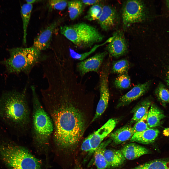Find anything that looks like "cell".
Listing matches in <instances>:
<instances>
[{
  "label": "cell",
  "mask_w": 169,
  "mask_h": 169,
  "mask_svg": "<svg viewBox=\"0 0 169 169\" xmlns=\"http://www.w3.org/2000/svg\"><path fill=\"white\" fill-rule=\"evenodd\" d=\"M133 169H169V161L154 160L139 165Z\"/></svg>",
  "instance_id": "cb8c5ba5"
},
{
  "label": "cell",
  "mask_w": 169,
  "mask_h": 169,
  "mask_svg": "<svg viewBox=\"0 0 169 169\" xmlns=\"http://www.w3.org/2000/svg\"><path fill=\"white\" fill-rule=\"evenodd\" d=\"M129 66V62L127 60L122 59L113 62L111 71L119 75L127 73Z\"/></svg>",
  "instance_id": "d4e9b609"
},
{
  "label": "cell",
  "mask_w": 169,
  "mask_h": 169,
  "mask_svg": "<svg viewBox=\"0 0 169 169\" xmlns=\"http://www.w3.org/2000/svg\"><path fill=\"white\" fill-rule=\"evenodd\" d=\"M68 97L63 93L52 92L42 98L45 109L53 123L54 142L57 146L64 149L71 148L77 145L85 127L82 115L67 104Z\"/></svg>",
  "instance_id": "6da1fadb"
},
{
  "label": "cell",
  "mask_w": 169,
  "mask_h": 169,
  "mask_svg": "<svg viewBox=\"0 0 169 169\" xmlns=\"http://www.w3.org/2000/svg\"><path fill=\"white\" fill-rule=\"evenodd\" d=\"M9 58L3 61L10 73L23 72L28 75L32 68L41 61V52L32 46L13 48L8 50Z\"/></svg>",
  "instance_id": "5b68a950"
},
{
  "label": "cell",
  "mask_w": 169,
  "mask_h": 169,
  "mask_svg": "<svg viewBox=\"0 0 169 169\" xmlns=\"http://www.w3.org/2000/svg\"><path fill=\"white\" fill-rule=\"evenodd\" d=\"M108 53L107 51L97 53L92 57L77 63L76 66L77 70L80 75L82 77L90 72L99 73L104 59Z\"/></svg>",
  "instance_id": "30bf717a"
},
{
  "label": "cell",
  "mask_w": 169,
  "mask_h": 169,
  "mask_svg": "<svg viewBox=\"0 0 169 169\" xmlns=\"http://www.w3.org/2000/svg\"><path fill=\"white\" fill-rule=\"evenodd\" d=\"M32 8V4L27 3L24 4L21 8L20 12L23 21V42L25 45L26 44L27 29L30 19Z\"/></svg>",
  "instance_id": "7402d4cb"
},
{
  "label": "cell",
  "mask_w": 169,
  "mask_h": 169,
  "mask_svg": "<svg viewBox=\"0 0 169 169\" xmlns=\"http://www.w3.org/2000/svg\"><path fill=\"white\" fill-rule=\"evenodd\" d=\"M91 134L83 141L81 146V150L85 152H88V154L90 152L91 147L90 142V139L91 136Z\"/></svg>",
  "instance_id": "1f68e13d"
},
{
  "label": "cell",
  "mask_w": 169,
  "mask_h": 169,
  "mask_svg": "<svg viewBox=\"0 0 169 169\" xmlns=\"http://www.w3.org/2000/svg\"><path fill=\"white\" fill-rule=\"evenodd\" d=\"M146 6L141 0H128L123 4L122 18L124 29L132 24L141 22L147 18Z\"/></svg>",
  "instance_id": "52a82bcc"
},
{
  "label": "cell",
  "mask_w": 169,
  "mask_h": 169,
  "mask_svg": "<svg viewBox=\"0 0 169 169\" xmlns=\"http://www.w3.org/2000/svg\"><path fill=\"white\" fill-rule=\"evenodd\" d=\"M103 6L100 3L92 5L88 11L85 19L90 21L97 20L101 14Z\"/></svg>",
  "instance_id": "4316f807"
},
{
  "label": "cell",
  "mask_w": 169,
  "mask_h": 169,
  "mask_svg": "<svg viewBox=\"0 0 169 169\" xmlns=\"http://www.w3.org/2000/svg\"><path fill=\"white\" fill-rule=\"evenodd\" d=\"M111 142L110 138L101 143L94 152V160L97 169H106L108 167L104 154L106 147Z\"/></svg>",
  "instance_id": "d6986e66"
},
{
  "label": "cell",
  "mask_w": 169,
  "mask_h": 169,
  "mask_svg": "<svg viewBox=\"0 0 169 169\" xmlns=\"http://www.w3.org/2000/svg\"><path fill=\"white\" fill-rule=\"evenodd\" d=\"M0 157L10 169H42L39 160L27 149L19 146L0 145Z\"/></svg>",
  "instance_id": "277c9868"
},
{
  "label": "cell",
  "mask_w": 169,
  "mask_h": 169,
  "mask_svg": "<svg viewBox=\"0 0 169 169\" xmlns=\"http://www.w3.org/2000/svg\"><path fill=\"white\" fill-rule=\"evenodd\" d=\"M84 5L81 0L68 1V7L69 15L72 20H74L79 17L84 10Z\"/></svg>",
  "instance_id": "603a6c76"
},
{
  "label": "cell",
  "mask_w": 169,
  "mask_h": 169,
  "mask_svg": "<svg viewBox=\"0 0 169 169\" xmlns=\"http://www.w3.org/2000/svg\"><path fill=\"white\" fill-rule=\"evenodd\" d=\"M159 133L158 129L150 128L135 133L131 138L130 142L146 144H151L154 142Z\"/></svg>",
  "instance_id": "2e32d148"
},
{
  "label": "cell",
  "mask_w": 169,
  "mask_h": 169,
  "mask_svg": "<svg viewBox=\"0 0 169 169\" xmlns=\"http://www.w3.org/2000/svg\"><path fill=\"white\" fill-rule=\"evenodd\" d=\"M165 5L167 9L169 12V0L166 1Z\"/></svg>",
  "instance_id": "d590c367"
},
{
  "label": "cell",
  "mask_w": 169,
  "mask_h": 169,
  "mask_svg": "<svg viewBox=\"0 0 169 169\" xmlns=\"http://www.w3.org/2000/svg\"><path fill=\"white\" fill-rule=\"evenodd\" d=\"M27 3L28 4H32L41 1V0H26Z\"/></svg>",
  "instance_id": "836d02e7"
},
{
  "label": "cell",
  "mask_w": 169,
  "mask_h": 169,
  "mask_svg": "<svg viewBox=\"0 0 169 169\" xmlns=\"http://www.w3.org/2000/svg\"><path fill=\"white\" fill-rule=\"evenodd\" d=\"M68 2L64 0H50L48 1L47 6L49 11L53 10L62 11L67 6Z\"/></svg>",
  "instance_id": "f546056e"
},
{
  "label": "cell",
  "mask_w": 169,
  "mask_h": 169,
  "mask_svg": "<svg viewBox=\"0 0 169 169\" xmlns=\"http://www.w3.org/2000/svg\"><path fill=\"white\" fill-rule=\"evenodd\" d=\"M151 102L148 99L143 100L136 105L132 110L133 116L130 123H136L148 113Z\"/></svg>",
  "instance_id": "44dd1931"
},
{
  "label": "cell",
  "mask_w": 169,
  "mask_h": 169,
  "mask_svg": "<svg viewBox=\"0 0 169 169\" xmlns=\"http://www.w3.org/2000/svg\"><path fill=\"white\" fill-rule=\"evenodd\" d=\"M117 123L115 119H110L99 129L91 134L90 139L91 150L88 155L91 156L94 153L103 140L112 131Z\"/></svg>",
  "instance_id": "7c38bea8"
},
{
  "label": "cell",
  "mask_w": 169,
  "mask_h": 169,
  "mask_svg": "<svg viewBox=\"0 0 169 169\" xmlns=\"http://www.w3.org/2000/svg\"><path fill=\"white\" fill-rule=\"evenodd\" d=\"M60 31L61 34L81 48H90L104 38L95 27L83 22L61 26Z\"/></svg>",
  "instance_id": "8992f818"
},
{
  "label": "cell",
  "mask_w": 169,
  "mask_h": 169,
  "mask_svg": "<svg viewBox=\"0 0 169 169\" xmlns=\"http://www.w3.org/2000/svg\"><path fill=\"white\" fill-rule=\"evenodd\" d=\"M131 83L130 78L127 73L119 74L115 79L114 81L115 86L122 89L128 88Z\"/></svg>",
  "instance_id": "f1b7e54d"
},
{
  "label": "cell",
  "mask_w": 169,
  "mask_h": 169,
  "mask_svg": "<svg viewBox=\"0 0 169 169\" xmlns=\"http://www.w3.org/2000/svg\"><path fill=\"white\" fill-rule=\"evenodd\" d=\"M151 84L150 81L135 86L120 97L116 107L118 108L128 105L143 95L148 90Z\"/></svg>",
  "instance_id": "4fadbf2b"
},
{
  "label": "cell",
  "mask_w": 169,
  "mask_h": 169,
  "mask_svg": "<svg viewBox=\"0 0 169 169\" xmlns=\"http://www.w3.org/2000/svg\"><path fill=\"white\" fill-rule=\"evenodd\" d=\"M110 71V65L104 64L102 65L99 72L100 98L92 122L94 121L100 117L108 107L110 96L108 78Z\"/></svg>",
  "instance_id": "ba28073f"
},
{
  "label": "cell",
  "mask_w": 169,
  "mask_h": 169,
  "mask_svg": "<svg viewBox=\"0 0 169 169\" xmlns=\"http://www.w3.org/2000/svg\"><path fill=\"white\" fill-rule=\"evenodd\" d=\"M120 151L125 158L131 160L137 158L144 155L149 154L150 152L148 149L134 143L125 145Z\"/></svg>",
  "instance_id": "9a60e30c"
},
{
  "label": "cell",
  "mask_w": 169,
  "mask_h": 169,
  "mask_svg": "<svg viewBox=\"0 0 169 169\" xmlns=\"http://www.w3.org/2000/svg\"><path fill=\"white\" fill-rule=\"evenodd\" d=\"M134 134L132 127L127 125L111 133L109 136L114 144H119L131 139Z\"/></svg>",
  "instance_id": "e0dca14e"
},
{
  "label": "cell",
  "mask_w": 169,
  "mask_h": 169,
  "mask_svg": "<svg viewBox=\"0 0 169 169\" xmlns=\"http://www.w3.org/2000/svg\"><path fill=\"white\" fill-rule=\"evenodd\" d=\"M74 169H83V168L80 167H76Z\"/></svg>",
  "instance_id": "8d00e7d4"
},
{
  "label": "cell",
  "mask_w": 169,
  "mask_h": 169,
  "mask_svg": "<svg viewBox=\"0 0 169 169\" xmlns=\"http://www.w3.org/2000/svg\"><path fill=\"white\" fill-rule=\"evenodd\" d=\"M59 23L58 20L54 21L42 30L35 39L32 46L40 52L48 48L53 32Z\"/></svg>",
  "instance_id": "5bb4252c"
},
{
  "label": "cell",
  "mask_w": 169,
  "mask_h": 169,
  "mask_svg": "<svg viewBox=\"0 0 169 169\" xmlns=\"http://www.w3.org/2000/svg\"><path fill=\"white\" fill-rule=\"evenodd\" d=\"M155 94L158 100L164 104L169 103V91L163 84L160 83L155 91Z\"/></svg>",
  "instance_id": "83f0119b"
},
{
  "label": "cell",
  "mask_w": 169,
  "mask_h": 169,
  "mask_svg": "<svg viewBox=\"0 0 169 169\" xmlns=\"http://www.w3.org/2000/svg\"><path fill=\"white\" fill-rule=\"evenodd\" d=\"M165 115L162 111L154 104H151L149 109L147 118L148 124L150 127L158 126L161 121Z\"/></svg>",
  "instance_id": "ffe728a7"
},
{
  "label": "cell",
  "mask_w": 169,
  "mask_h": 169,
  "mask_svg": "<svg viewBox=\"0 0 169 169\" xmlns=\"http://www.w3.org/2000/svg\"><path fill=\"white\" fill-rule=\"evenodd\" d=\"M104 154L108 167H119L123 164L125 160L121 151L119 150L106 149Z\"/></svg>",
  "instance_id": "ac0fdd59"
},
{
  "label": "cell",
  "mask_w": 169,
  "mask_h": 169,
  "mask_svg": "<svg viewBox=\"0 0 169 169\" xmlns=\"http://www.w3.org/2000/svg\"><path fill=\"white\" fill-rule=\"evenodd\" d=\"M108 42H109V39L103 44H96L89 51L82 53H78L74 50L70 48L69 49V55L72 58L81 61H82L94 52L99 47L103 45L105 43Z\"/></svg>",
  "instance_id": "484cf974"
},
{
  "label": "cell",
  "mask_w": 169,
  "mask_h": 169,
  "mask_svg": "<svg viewBox=\"0 0 169 169\" xmlns=\"http://www.w3.org/2000/svg\"><path fill=\"white\" fill-rule=\"evenodd\" d=\"M32 94L33 111L32 134L34 142L44 148L48 145L54 130L52 120L42 105L34 85L31 86Z\"/></svg>",
  "instance_id": "3957f363"
},
{
  "label": "cell",
  "mask_w": 169,
  "mask_h": 169,
  "mask_svg": "<svg viewBox=\"0 0 169 169\" xmlns=\"http://www.w3.org/2000/svg\"><path fill=\"white\" fill-rule=\"evenodd\" d=\"M166 81L167 84L169 87V70L167 73Z\"/></svg>",
  "instance_id": "e575fe53"
},
{
  "label": "cell",
  "mask_w": 169,
  "mask_h": 169,
  "mask_svg": "<svg viewBox=\"0 0 169 169\" xmlns=\"http://www.w3.org/2000/svg\"><path fill=\"white\" fill-rule=\"evenodd\" d=\"M148 113L138 121L132 127L134 134L142 132L150 129L148 124L147 118Z\"/></svg>",
  "instance_id": "4dcf8cb0"
},
{
  "label": "cell",
  "mask_w": 169,
  "mask_h": 169,
  "mask_svg": "<svg viewBox=\"0 0 169 169\" xmlns=\"http://www.w3.org/2000/svg\"><path fill=\"white\" fill-rule=\"evenodd\" d=\"M27 86L21 92L13 90L3 94L0 100V114L16 128H28L30 114L27 99Z\"/></svg>",
  "instance_id": "7a4b0ae2"
},
{
  "label": "cell",
  "mask_w": 169,
  "mask_h": 169,
  "mask_svg": "<svg viewBox=\"0 0 169 169\" xmlns=\"http://www.w3.org/2000/svg\"><path fill=\"white\" fill-rule=\"evenodd\" d=\"M82 3L84 5H93L100 3L101 0H81Z\"/></svg>",
  "instance_id": "d6a6232c"
},
{
  "label": "cell",
  "mask_w": 169,
  "mask_h": 169,
  "mask_svg": "<svg viewBox=\"0 0 169 169\" xmlns=\"http://www.w3.org/2000/svg\"><path fill=\"white\" fill-rule=\"evenodd\" d=\"M98 23L102 29L107 31L115 28L119 24L120 18L115 8L109 5L103 6Z\"/></svg>",
  "instance_id": "8fae6325"
},
{
  "label": "cell",
  "mask_w": 169,
  "mask_h": 169,
  "mask_svg": "<svg viewBox=\"0 0 169 169\" xmlns=\"http://www.w3.org/2000/svg\"><path fill=\"white\" fill-rule=\"evenodd\" d=\"M111 41L107 45L106 50L110 56L118 58L128 52V43L123 32L117 30L113 34Z\"/></svg>",
  "instance_id": "9c48e42d"
}]
</instances>
